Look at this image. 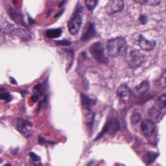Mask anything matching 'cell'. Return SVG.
<instances>
[{"instance_id":"1","label":"cell","mask_w":166,"mask_h":166,"mask_svg":"<svg viewBox=\"0 0 166 166\" xmlns=\"http://www.w3.org/2000/svg\"><path fill=\"white\" fill-rule=\"evenodd\" d=\"M106 48L110 56L117 57L125 54L127 50V44L123 37H116L107 42Z\"/></svg>"},{"instance_id":"2","label":"cell","mask_w":166,"mask_h":166,"mask_svg":"<svg viewBox=\"0 0 166 166\" xmlns=\"http://www.w3.org/2000/svg\"><path fill=\"white\" fill-rule=\"evenodd\" d=\"M126 61L129 66L131 68L140 67L146 61L145 55L137 50H127L126 52Z\"/></svg>"},{"instance_id":"3","label":"cell","mask_w":166,"mask_h":166,"mask_svg":"<svg viewBox=\"0 0 166 166\" xmlns=\"http://www.w3.org/2000/svg\"><path fill=\"white\" fill-rule=\"evenodd\" d=\"M89 51L95 59L100 63L108 62V58L105 56L104 45L100 42L92 44L89 47Z\"/></svg>"},{"instance_id":"4","label":"cell","mask_w":166,"mask_h":166,"mask_svg":"<svg viewBox=\"0 0 166 166\" xmlns=\"http://www.w3.org/2000/svg\"><path fill=\"white\" fill-rule=\"evenodd\" d=\"M82 23V16L78 10L75 12L67 24L68 30L72 35L78 34L81 28Z\"/></svg>"},{"instance_id":"5","label":"cell","mask_w":166,"mask_h":166,"mask_svg":"<svg viewBox=\"0 0 166 166\" xmlns=\"http://www.w3.org/2000/svg\"><path fill=\"white\" fill-rule=\"evenodd\" d=\"M119 123L116 118H111L106 122L101 132L97 135L95 140H98L102 137L105 134H115L117 131L119 130Z\"/></svg>"},{"instance_id":"6","label":"cell","mask_w":166,"mask_h":166,"mask_svg":"<svg viewBox=\"0 0 166 166\" xmlns=\"http://www.w3.org/2000/svg\"><path fill=\"white\" fill-rule=\"evenodd\" d=\"M124 7L123 0H110L105 7L108 14L113 15L122 11Z\"/></svg>"},{"instance_id":"7","label":"cell","mask_w":166,"mask_h":166,"mask_svg":"<svg viewBox=\"0 0 166 166\" xmlns=\"http://www.w3.org/2000/svg\"><path fill=\"white\" fill-rule=\"evenodd\" d=\"M140 128L143 134L147 137H151L155 132V124L151 120L147 119L142 120Z\"/></svg>"},{"instance_id":"8","label":"cell","mask_w":166,"mask_h":166,"mask_svg":"<svg viewBox=\"0 0 166 166\" xmlns=\"http://www.w3.org/2000/svg\"><path fill=\"white\" fill-rule=\"evenodd\" d=\"M117 93L120 99L126 104L130 101L132 96V91L126 85H122L118 87Z\"/></svg>"},{"instance_id":"9","label":"cell","mask_w":166,"mask_h":166,"mask_svg":"<svg viewBox=\"0 0 166 166\" xmlns=\"http://www.w3.org/2000/svg\"><path fill=\"white\" fill-rule=\"evenodd\" d=\"M137 42L141 49L145 51H150L153 50L156 45L155 41H149L141 35H139Z\"/></svg>"},{"instance_id":"10","label":"cell","mask_w":166,"mask_h":166,"mask_svg":"<svg viewBox=\"0 0 166 166\" xmlns=\"http://www.w3.org/2000/svg\"><path fill=\"white\" fill-rule=\"evenodd\" d=\"M95 28L93 23L88 22L82 31L81 39L84 42H87L95 35Z\"/></svg>"},{"instance_id":"11","label":"cell","mask_w":166,"mask_h":166,"mask_svg":"<svg viewBox=\"0 0 166 166\" xmlns=\"http://www.w3.org/2000/svg\"><path fill=\"white\" fill-rule=\"evenodd\" d=\"M150 84L147 80L143 81L135 88L134 91L136 92V94L139 96L145 94L150 89Z\"/></svg>"},{"instance_id":"12","label":"cell","mask_w":166,"mask_h":166,"mask_svg":"<svg viewBox=\"0 0 166 166\" xmlns=\"http://www.w3.org/2000/svg\"><path fill=\"white\" fill-rule=\"evenodd\" d=\"M81 102L82 106H84L85 109H90V107L96 104L95 100L90 98L85 94H81Z\"/></svg>"},{"instance_id":"13","label":"cell","mask_w":166,"mask_h":166,"mask_svg":"<svg viewBox=\"0 0 166 166\" xmlns=\"http://www.w3.org/2000/svg\"><path fill=\"white\" fill-rule=\"evenodd\" d=\"M158 156V153L153 152H148L143 157V159L148 164H151L153 163Z\"/></svg>"},{"instance_id":"14","label":"cell","mask_w":166,"mask_h":166,"mask_svg":"<svg viewBox=\"0 0 166 166\" xmlns=\"http://www.w3.org/2000/svg\"><path fill=\"white\" fill-rule=\"evenodd\" d=\"M149 116L151 118V120L154 122V120H158L160 116V111L157 107L153 106L150 108L148 111Z\"/></svg>"},{"instance_id":"15","label":"cell","mask_w":166,"mask_h":166,"mask_svg":"<svg viewBox=\"0 0 166 166\" xmlns=\"http://www.w3.org/2000/svg\"><path fill=\"white\" fill-rule=\"evenodd\" d=\"M62 34V30L60 29L49 30L46 32L47 36L50 38H58L60 37Z\"/></svg>"},{"instance_id":"16","label":"cell","mask_w":166,"mask_h":166,"mask_svg":"<svg viewBox=\"0 0 166 166\" xmlns=\"http://www.w3.org/2000/svg\"><path fill=\"white\" fill-rule=\"evenodd\" d=\"M141 119V115L138 110H134L131 117V121L132 124H137Z\"/></svg>"},{"instance_id":"17","label":"cell","mask_w":166,"mask_h":166,"mask_svg":"<svg viewBox=\"0 0 166 166\" xmlns=\"http://www.w3.org/2000/svg\"><path fill=\"white\" fill-rule=\"evenodd\" d=\"M166 95L165 93L159 97L157 101L158 106L160 109H165L166 108Z\"/></svg>"},{"instance_id":"18","label":"cell","mask_w":166,"mask_h":166,"mask_svg":"<svg viewBox=\"0 0 166 166\" xmlns=\"http://www.w3.org/2000/svg\"><path fill=\"white\" fill-rule=\"evenodd\" d=\"M98 0H85V6L89 10H93L96 7Z\"/></svg>"},{"instance_id":"19","label":"cell","mask_w":166,"mask_h":166,"mask_svg":"<svg viewBox=\"0 0 166 166\" xmlns=\"http://www.w3.org/2000/svg\"><path fill=\"white\" fill-rule=\"evenodd\" d=\"M166 71H164L162 76L160 77L159 79L158 80V82H157V84H158V86H159V87H163V88H165L166 87Z\"/></svg>"},{"instance_id":"20","label":"cell","mask_w":166,"mask_h":166,"mask_svg":"<svg viewBox=\"0 0 166 166\" xmlns=\"http://www.w3.org/2000/svg\"><path fill=\"white\" fill-rule=\"evenodd\" d=\"M17 129L19 132L22 134H24L28 131V129L26 128V125L24 124V122L20 121L19 124H18L17 126Z\"/></svg>"},{"instance_id":"21","label":"cell","mask_w":166,"mask_h":166,"mask_svg":"<svg viewBox=\"0 0 166 166\" xmlns=\"http://www.w3.org/2000/svg\"><path fill=\"white\" fill-rule=\"evenodd\" d=\"M0 99L5 100L6 102L8 103L12 100V97L10 95V93L6 92L0 94Z\"/></svg>"},{"instance_id":"22","label":"cell","mask_w":166,"mask_h":166,"mask_svg":"<svg viewBox=\"0 0 166 166\" xmlns=\"http://www.w3.org/2000/svg\"><path fill=\"white\" fill-rule=\"evenodd\" d=\"M161 0H146V3L149 6H156L158 5Z\"/></svg>"},{"instance_id":"23","label":"cell","mask_w":166,"mask_h":166,"mask_svg":"<svg viewBox=\"0 0 166 166\" xmlns=\"http://www.w3.org/2000/svg\"><path fill=\"white\" fill-rule=\"evenodd\" d=\"M29 156H30L31 159H32V160L34 161H38L40 160V157L38 156L37 154H35V153L31 152L29 154Z\"/></svg>"},{"instance_id":"24","label":"cell","mask_w":166,"mask_h":166,"mask_svg":"<svg viewBox=\"0 0 166 166\" xmlns=\"http://www.w3.org/2000/svg\"><path fill=\"white\" fill-rule=\"evenodd\" d=\"M139 21H140L141 24L144 25L147 22V17L146 16L141 15L139 18Z\"/></svg>"},{"instance_id":"25","label":"cell","mask_w":166,"mask_h":166,"mask_svg":"<svg viewBox=\"0 0 166 166\" xmlns=\"http://www.w3.org/2000/svg\"><path fill=\"white\" fill-rule=\"evenodd\" d=\"M41 87H42V84H41V83H39L38 84L35 85L33 90V92L35 93L38 92L41 90Z\"/></svg>"},{"instance_id":"26","label":"cell","mask_w":166,"mask_h":166,"mask_svg":"<svg viewBox=\"0 0 166 166\" xmlns=\"http://www.w3.org/2000/svg\"><path fill=\"white\" fill-rule=\"evenodd\" d=\"M70 42L68 41H59V42H57V44L59 45H68L70 44Z\"/></svg>"},{"instance_id":"27","label":"cell","mask_w":166,"mask_h":166,"mask_svg":"<svg viewBox=\"0 0 166 166\" xmlns=\"http://www.w3.org/2000/svg\"><path fill=\"white\" fill-rule=\"evenodd\" d=\"M39 96H38V95H33V96H32V97H31V100H32V102H34V103H36V102H37Z\"/></svg>"},{"instance_id":"28","label":"cell","mask_w":166,"mask_h":166,"mask_svg":"<svg viewBox=\"0 0 166 166\" xmlns=\"http://www.w3.org/2000/svg\"><path fill=\"white\" fill-rule=\"evenodd\" d=\"M137 3H139L140 4H144L146 3V0H134Z\"/></svg>"},{"instance_id":"29","label":"cell","mask_w":166,"mask_h":166,"mask_svg":"<svg viewBox=\"0 0 166 166\" xmlns=\"http://www.w3.org/2000/svg\"><path fill=\"white\" fill-rule=\"evenodd\" d=\"M9 79H10V82H11V84H12L16 85L17 84L16 80L14 78L11 77L9 78Z\"/></svg>"},{"instance_id":"30","label":"cell","mask_w":166,"mask_h":166,"mask_svg":"<svg viewBox=\"0 0 166 166\" xmlns=\"http://www.w3.org/2000/svg\"><path fill=\"white\" fill-rule=\"evenodd\" d=\"M39 141L41 143H44V142H47V141H45L44 139L42 138V137H39Z\"/></svg>"},{"instance_id":"31","label":"cell","mask_w":166,"mask_h":166,"mask_svg":"<svg viewBox=\"0 0 166 166\" xmlns=\"http://www.w3.org/2000/svg\"><path fill=\"white\" fill-rule=\"evenodd\" d=\"M18 149H19V148H18L17 149H15L14 150H12V152H11V154H13V153H14V152H15L14 154H16L17 153L18 151Z\"/></svg>"},{"instance_id":"32","label":"cell","mask_w":166,"mask_h":166,"mask_svg":"<svg viewBox=\"0 0 166 166\" xmlns=\"http://www.w3.org/2000/svg\"><path fill=\"white\" fill-rule=\"evenodd\" d=\"M42 101H41V102H39V105L38 110H39V109L41 108V106H42Z\"/></svg>"},{"instance_id":"33","label":"cell","mask_w":166,"mask_h":166,"mask_svg":"<svg viewBox=\"0 0 166 166\" xmlns=\"http://www.w3.org/2000/svg\"><path fill=\"white\" fill-rule=\"evenodd\" d=\"M46 100H47V96H45L44 98V102H46Z\"/></svg>"},{"instance_id":"34","label":"cell","mask_w":166,"mask_h":166,"mask_svg":"<svg viewBox=\"0 0 166 166\" xmlns=\"http://www.w3.org/2000/svg\"><path fill=\"white\" fill-rule=\"evenodd\" d=\"M4 166H12V165L10 164H7L6 165H4Z\"/></svg>"},{"instance_id":"35","label":"cell","mask_w":166,"mask_h":166,"mask_svg":"<svg viewBox=\"0 0 166 166\" xmlns=\"http://www.w3.org/2000/svg\"><path fill=\"white\" fill-rule=\"evenodd\" d=\"M2 161H3L2 159H1V158H0V163H1V162H2Z\"/></svg>"}]
</instances>
